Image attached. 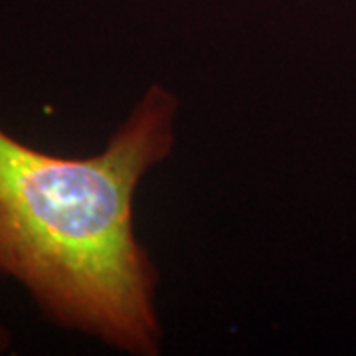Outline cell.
I'll return each instance as SVG.
<instances>
[{"label": "cell", "instance_id": "cell-1", "mask_svg": "<svg viewBox=\"0 0 356 356\" xmlns=\"http://www.w3.org/2000/svg\"><path fill=\"white\" fill-rule=\"evenodd\" d=\"M175 99L153 88L102 154L42 153L0 127V275L67 329L151 355L154 271L133 234L140 177L172 145Z\"/></svg>", "mask_w": 356, "mask_h": 356}]
</instances>
